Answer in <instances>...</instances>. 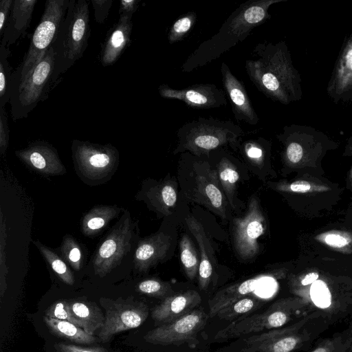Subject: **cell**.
Instances as JSON below:
<instances>
[{
    "instance_id": "1",
    "label": "cell",
    "mask_w": 352,
    "mask_h": 352,
    "mask_svg": "<svg viewBox=\"0 0 352 352\" xmlns=\"http://www.w3.org/2000/svg\"><path fill=\"white\" fill-rule=\"evenodd\" d=\"M245 67L253 84L271 100L287 105L302 98L301 78L284 41L258 43Z\"/></svg>"
},
{
    "instance_id": "2",
    "label": "cell",
    "mask_w": 352,
    "mask_h": 352,
    "mask_svg": "<svg viewBox=\"0 0 352 352\" xmlns=\"http://www.w3.org/2000/svg\"><path fill=\"white\" fill-rule=\"evenodd\" d=\"M287 0H248L240 4L219 31L202 42L186 59L182 72H191L218 58L244 41L256 27L271 19L270 8Z\"/></svg>"
},
{
    "instance_id": "3",
    "label": "cell",
    "mask_w": 352,
    "mask_h": 352,
    "mask_svg": "<svg viewBox=\"0 0 352 352\" xmlns=\"http://www.w3.org/2000/svg\"><path fill=\"white\" fill-rule=\"evenodd\" d=\"M244 134L243 130L232 120L199 117L177 130L178 142L174 154L188 151L201 157L225 146L236 150Z\"/></svg>"
},
{
    "instance_id": "4",
    "label": "cell",
    "mask_w": 352,
    "mask_h": 352,
    "mask_svg": "<svg viewBox=\"0 0 352 352\" xmlns=\"http://www.w3.org/2000/svg\"><path fill=\"white\" fill-rule=\"evenodd\" d=\"M90 36L89 3L70 0L52 45L55 52L54 84L82 56Z\"/></svg>"
},
{
    "instance_id": "5",
    "label": "cell",
    "mask_w": 352,
    "mask_h": 352,
    "mask_svg": "<svg viewBox=\"0 0 352 352\" xmlns=\"http://www.w3.org/2000/svg\"><path fill=\"white\" fill-rule=\"evenodd\" d=\"M70 0H47L40 23L35 29L28 50L16 70L12 72L11 96L25 82L35 65L53 45Z\"/></svg>"
},
{
    "instance_id": "6",
    "label": "cell",
    "mask_w": 352,
    "mask_h": 352,
    "mask_svg": "<svg viewBox=\"0 0 352 352\" xmlns=\"http://www.w3.org/2000/svg\"><path fill=\"white\" fill-rule=\"evenodd\" d=\"M305 306L298 297L280 299L261 314L234 320L214 337L216 342H224L252 333L268 331L288 323L295 312Z\"/></svg>"
},
{
    "instance_id": "7",
    "label": "cell",
    "mask_w": 352,
    "mask_h": 352,
    "mask_svg": "<svg viewBox=\"0 0 352 352\" xmlns=\"http://www.w3.org/2000/svg\"><path fill=\"white\" fill-rule=\"evenodd\" d=\"M55 52L52 46L35 65L10 100L14 121L28 117L41 101L45 100L54 84Z\"/></svg>"
},
{
    "instance_id": "8",
    "label": "cell",
    "mask_w": 352,
    "mask_h": 352,
    "mask_svg": "<svg viewBox=\"0 0 352 352\" xmlns=\"http://www.w3.org/2000/svg\"><path fill=\"white\" fill-rule=\"evenodd\" d=\"M277 138L283 144V159L289 166H297L305 159L320 156L332 142L322 131L310 126L285 125Z\"/></svg>"
},
{
    "instance_id": "9",
    "label": "cell",
    "mask_w": 352,
    "mask_h": 352,
    "mask_svg": "<svg viewBox=\"0 0 352 352\" xmlns=\"http://www.w3.org/2000/svg\"><path fill=\"white\" fill-rule=\"evenodd\" d=\"M72 151L76 170L83 179L91 181L106 177L115 170L119 160L118 150L110 144L74 140Z\"/></svg>"
},
{
    "instance_id": "10",
    "label": "cell",
    "mask_w": 352,
    "mask_h": 352,
    "mask_svg": "<svg viewBox=\"0 0 352 352\" xmlns=\"http://www.w3.org/2000/svg\"><path fill=\"white\" fill-rule=\"evenodd\" d=\"M104 322L98 338L102 342L110 341L122 331L140 327L147 318L148 308L144 302L133 300H109L106 302Z\"/></svg>"
},
{
    "instance_id": "11",
    "label": "cell",
    "mask_w": 352,
    "mask_h": 352,
    "mask_svg": "<svg viewBox=\"0 0 352 352\" xmlns=\"http://www.w3.org/2000/svg\"><path fill=\"white\" fill-rule=\"evenodd\" d=\"M313 317L314 314L290 326L249 337L241 352H294L307 339V334L300 329Z\"/></svg>"
},
{
    "instance_id": "12",
    "label": "cell",
    "mask_w": 352,
    "mask_h": 352,
    "mask_svg": "<svg viewBox=\"0 0 352 352\" xmlns=\"http://www.w3.org/2000/svg\"><path fill=\"white\" fill-rule=\"evenodd\" d=\"M208 314L194 309L175 320L160 325L146 333L144 340L153 344L169 345L189 342L206 324Z\"/></svg>"
},
{
    "instance_id": "13",
    "label": "cell",
    "mask_w": 352,
    "mask_h": 352,
    "mask_svg": "<svg viewBox=\"0 0 352 352\" xmlns=\"http://www.w3.org/2000/svg\"><path fill=\"white\" fill-rule=\"evenodd\" d=\"M265 230V221L258 202L250 199L245 214L233 219V240L237 254L243 260L254 257L258 252V239Z\"/></svg>"
},
{
    "instance_id": "14",
    "label": "cell",
    "mask_w": 352,
    "mask_h": 352,
    "mask_svg": "<svg viewBox=\"0 0 352 352\" xmlns=\"http://www.w3.org/2000/svg\"><path fill=\"white\" fill-rule=\"evenodd\" d=\"M195 186L190 199L225 219L227 217V200L220 186L217 170L212 169L207 162L195 161Z\"/></svg>"
},
{
    "instance_id": "15",
    "label": "cell",
    "mask_w": 352,
    "mask_h": 352,
    "mask_svg": "<svg viewBox=\"0 0 352 352\" xmlns=\"http://www.w3.org/2000/svg\"><path fill=\"white\" fill-rule=\"evenodd\" d=\"M132 227L129 217L115 228L98 250L94 261V268L100 277L110 272L126 254L131 245Z\"/></svg>"
},
{
    "instance_id": "16",
    "label": "cell",
    "mask_w": 352,
    "mask_h": 352,
    "mask_svg": "<svg viewBox=\"0 0 352 352\" xmlns=\"http://www.w3.org/2000/svg\"><path fill=\"white\" fill-rule=\"evenodd\" d=\"M158 91L164 98L178 100L192 108L208 109L227 104L225 92L210 83L194 84L182 89L162 84Z\"/></svg>"
},
{
    "instance_id": "17",
    "label": "cell",
    "mask_w": 352,
    "mask_h": 352,
    "mask_svg": "<svg viewBox=\"0 0 352 352\" xmlns=\"http://www.w3.org/2000/svg\"><path fill=\"white\" fill-rule=\"evenodd\" d=\"M327 92L335 103L352 102V33L342 43Z\"/></svg>"
},
{
    "instance_id": "18",
    "label": "cell",
    "mask_w": 352,
    "mask_h": 352,
    "mask_svg": "<svg viewBox=\"0 0 352 352\" xmlns=\"http://www.w3.org/2000/svg\"><path fill=\"white\" fill-rule=\"evenodd\" d=\"M221 74L223 89L230 101L235 119L250 125H256L259 118L252 107L243 82L232 73L224 62L221 65Z\"/></svg>"
},
{
    "instance_id": "19",
    "label": "cell",
    "mask_w": 352,
    "mask_h": 352,
    "mask_svg": "<svg viewBox=\"0 0 352 352\" xmlns=\"http://www.w3.org/2000/svg\"><path fill=\"white\" fill-rule=\"evenodd\" d=\"M15 154L27 166L41 173L55 175L66 171L56 149L45 141L33 142L27 147L16 151Z\"/></svg>"
},
{
    "instance_id": "20",
    "label": "cell",
    "mask_w": 352,
    "mask_h": 352,
    "mask_svg": "<svg viewBox=\"0 0 352 352\" xmlns=\"http://www.w3.org/2000/svg\"><path fill=\"white\" fill-rule=\"evenodd\" d=\"M201 302V296L195 290L173 294L153 309L152 318L157 322L169 323L194 310Z\"/></svg>"
},
{
    "instance_id": "21",
    "label": "cell",
    "mask_w": 352,
    "mask_h": 352,
    "mask_svg": "<svg viewBox=\"0 0 352 352\" xmlns=\"http://www.w3.org/2000/svg\"><path fill=\"white\" fill-rule=\"evenodd\" d=\"M133 29L131 19L119 17L108 31L100 52V62L103 67L114 64L131 42Z\"/></svg>"
},
{
    "instance_id": "22",
    "label": "cell",
    "mask_w": 352,
    "mask_h": 352,
    "mask_svg": "<svg viewBox=\"0 0 352 352\" xmlns=\"http://www.w3.org/2000/svg\"><path fill=\"white\" fill-rule=\"evenodd\" d=\"M186 225L197 241L201 258L198 272V284L201 290H206L210 282L216 264L213 248L202 224L190 215L186 219Z\"/></svg>"
},
{
    "instance_id": "23",
    "label": "cell",
    "mask_w": 352,
    "mask_h": 352,
    "mask_svg": "<svg viewBox=\"0 0 352 352\" xmlns=\"http://www.w3.org/2000/svg\"><path fill=\"white\" fill-rule=\"evenodd\" d=\"M37 0H14L10 16L1 37V45L10 49L23 37L30 26Z\"/></svg>"
},
{
    "instance_id": "24",
    "label": "cell",
    "mask_w": 352,
    "mask_h": 352,
    "mask_svg": "<svg viewBox=\"0 0 352 352\" xmlns=\"http://www.w3.org/2000/svg\"><path fill=\"white\" fill-rule=\"evenodd\" d=\"M171 239L160 232L141 241L134 257L135 268L146 272L166 257L170 246Z\"/></svg>"
},
{
    "instance_id": "25",
    "label": "cell",
    "mask_w": 352,
    "mask_h": 352,
    "mask_svg": "<svg viewBox=\"0 0 352 352\" xmlns=\"http://www.w3.org/2000/svg\"><path fill=\"white\" fill-rule=\"evenodd\" d=\"M267 275H259L234 284L217 292L208 301V317L213 318L222 309L241 298L248 296Z\"/></svg>"
},
{
    "instance_id": "26",
    "label": "cell",
    "mask_w": 352,
    "mask_h": 352,
    "mask_svg": "<svg viewBox=\"0 0 352 352\" xmlns=\"http://www.w3.org/2000/svg\"><path fill=\"white\" fill-rule=\"evenodd\" d=\"M68 309L78 327L94 336L103 326L104 316L98 307L91 302L67 300Z\"/></svg>"
},
{
    "instance_id": "27",
    "label": "cell",
    "mask_w": 352,
    "mask_h": 352,
    "mask_svg": "<svg viewBox=\"0 0 352 352\" xmlns=\"http://www.w3.org/2000/svg\"><path fill=\"white\" fill-rule=\"evenodd\" d=\"M151 205L166 216L170 215L177 200V185L175 181L166 179L151 187L146 192Z\"/></svg>"
},
{
    "instance_id": "28",
    "label": "cell",
    "mask_w": 352,
    "mask_h": 352,
    "mask_svg": "<svg viewBox=\"0 0 352 352\" xmlns=\"http://www.w3.org/2000/svg\"><path fill=\"white\" fill-rule=\"evenodd\" d=\"M43 320L49 330L55 336L67 339L70 341L90 344L96 342L94 336L87 333L80 327L65 320L43 317Z\"/></svg>"
},
{
    "instance_id": "29",
    "label": "cell",
    "mask_w": 352,
    "mask_h": 352,
    "mask_svg": "<svg viewBox=\"0 0 352 352\" xmlns=\"http://www.w3.org/2000/svg\"><path fill=\"white\" fill-rule=\"evenodd\" d=\"M217 173L225 196L230 206L234 207L236 186L239 180L237 168L227 155H221L217 164Z\"/></svg>"
},
{
    "instance_id": "30",
    "label": "cell",
    "mask_w": 352,
    "mask_h": 352,
    "mask_svg": "<svg viewBox=\"0 0 352 352\" xmlns=\"http://www.w3.org/2000/svg\"><path fill=\"white\" fill-rule=\"evenodd\" d=\"M113 206H99L92 208L83 218L81 229L87 236L94 235L119 213Z\"/></svg>"
},
{
    "instance_id": "31",
    "label": "cell",
    "mask_w": 352,
    "mask_h": 352,
    "mask_svg": "<svg viewBox=\"0 0 352 352\" xmlns=\"http://www.w3.org/2000/svg\"><path fill=\"white\" fill-rule=\"evenodd\" d=\"M309 298L305 300V302H312L318 309L324 313L335 312L336 308L334 305L335 301L333 299L332 294L329 289L327 283L318 278L311 283Z\"/></svg>"
},
{
    "instance_id": "32",
    "label": "cell",
    "mask_w": 352,
    "mask_h": 352,
    "mask_svg": "<svg viewBox=\"0 0 352 352\" xmlns=\"http://www.w3.org/2000/svg\"><path fill=\"white\" fill-rule=\"evenodd\" d=\"M180 259L188 279L193 280L199 272L200 261L193 243L187 234H184L179 242Z\"/></svg>"
},
{
    "instance_id": "33",
    "label": "cell",
    "mask_w": 352,
    "mask_h": 352,
    "mask_svg": "<svg viewBox=\"0 0 352 352\" xmlns=\"http://www.w3.org/2000/svg\"><path fill=\"white\" fill-rule=\"evenodd\" d=\"M9 48L0 45V108L4 107L11 97L12 67L8 60Z\"/></svg>"
},
{
    "instance_id": "34",
    "label": "cell",
    "mask_w": 352,
    "mask_h": 352,
    "mask_svg": "<svg viewBox=\"0 0 352 352\" xmlns=\"http://www.w3.org/2000/svg\"><path fill=\"white\" fill-rule=\"evenodd\" d=\"M239 147L249 162L261 165L269 154L270 143L263 138H257L246 140Z\"/></svg>"
},
{
    "instance_id": "35",
    "label": "cell",
    "mask_w": 352,
    "mask_h": 352,
    "mask_svg": "<svg viewBox=\"0 0 352 352\" xmlns=\"http://www.w3.org/2000/svg\"><path fill=\"white\" fill-rule=\"evenodd\" d=\"M261 301L253 296H246L221 310L217 316L226 320L239 319L240 316L248 314L257 309Z\"/></svg>"
},
{
    "instance_id": "36",
    "label": "cell",
    "mask_w": 352,
    "mask_h": 352,
    "mask_svg": "<svg viewBox=\"0 0 352 352\" xmlns=\"http://www.w3.org/2000/svg\"><path fill=\"white\" fill-rule=\"evenodd\" d=\"M57 276L66 284L72 285L74 277L65 262L52 250L38 241L34 242Z\"/></svg>"
},
{
    "instance_id": "37",
    "label": "cell",
    "mask_w": 352,
    "mask_h": 352,
    "mask_svg": "<svg viewBox=\"0 0 352 352\" xmlns=\"http://www.w3.org/2000/svg\"><path fill=\"white\" fill-rule=\"evenodd\" d=\"M311 352H352V325L341 334L322 341Z\"/></svg>"
},
{
    "instance_id": "38",
    "label": "cell",
    "mask_w": 352,
    "mask_h": 352,
    "mask_svg": "<svg viewBox=\"0 0 352 352\" xmlns=\"http://www.w3.org/2000/svg\"><path fill=\"white\" fill-rule=\"evenodd\" d=\"M196 20L197 13L195 11H190L177 19L168 32L169 43L174 44L183 40L192 29Z\"/></svg>"
},
{
    "instance_id": "39",
    "label": "cell",
    "mask_w": 352,
    "mask_h": 352,
    "mask_svg": "<svg viewBox=\"0 0 352 352\" xmlns=\"http://www.w3.org/2000/svg\"><path fill=\"white\" fill-rule=\"evenodd\" d=\"M315 239L331 248L346 253L352 248V234L346 232H325L317 235Z\"/></svg>"
},
{
    "instance_id": "40",
    "label": "cell",
    "mask_w": 352,
    "mask_h": 352,
    "mask_svg": "<svg viewBox=\"0 0 352 352\" xmlns=\"http://www.w3.org/2000/svg\"><path fill=\"white\" fill-rule=\"evenodd\" d=\"M275 189L283 192L307 193L324 192L329 190V188L326 186L319 185L305 180H298L292 183H278L275 185Z\"/></svg>"
},
{
    "instance_id": "41",
    "label": "cell",
    "mask_w": 352,
    "mask_h": 352,
    "mask_svg": "<svg viewBox=\"0 0 352 352\" xmlns=\"http://www.w3.org/2000/svg\"><path fill=\"white\" fill-rule=\"evenodd\" d=\"M138 290L144 294L155 297L169 296L173 294L170 285L157 279H146L140 282Z\"/></svg>"
},
{
    "instance_id": "42",
    "label": "cell",
    "mask_w": 352,
    "mask_h": 352,
    "mask_svg": "<svg viewBox=\"0 0 352 352\" xmlns=\"http://www.w3.org/2000/svg\"><path fill=\"white\" fill-rule=\"evenodd\" d=\"M45 316L52 318L68 321L78 327V322L69 311L67 300H60L55 302L47 308Z\"/></svg>"
},
{
    "instance_id": "43",
    "label": "cell",
    "mask_w": 352,
    "mask_h": 352,
    "mask_svg": "<svg viewBox=\"0 0 352 352\" xmlns=\"http://www.w3.org/2000/svg\"><path fill=\"white\" fill-rule=\"evenodd\" d=\"M62 250L65 258L76 270H78L80 267L81 252L78 244L72 238H67L64 239Z\"/></svg>"
},
{
    "instance_id": "44",
    "label": "cell",
    "mask_w": 352,
    "mask_h": 352,
    "mask_svg": "<svg viewBox=\"0 0 352 352\" xmlns=\"http://www.w3.org/2000/svg\"><path fill=\"white\" fill-rule=\"evenodd\" d=\"M9 142V127L8 115L4 107L0 108V152L6 153Z\"/></svg>"
},
{
    "instance_id": "45",
    "label": "cell",
    "mask_w": 352,
    "mask_h": 352,
    "mask_svg": "<svg viewBox=\"0 0 352 352\" xmlns=\"http://www.w3.org/2000/svg\"><path fill=\"white\" fill-rule=\"evenodd\" d=\"M94 10V17L98 23H103L108 16L112 0H91Z\"/></svg>"
},
{
    "instance_id": "46",
    "label": "cell",
    "mask_w": 352,
    "mask_h": 352,
    "mask_svg": "<svg viewBox=\"0 0 352 352\" xmlns=\"http://www.w3.org/2000/svg\"><path fill=\"white\" fill-rule=\"evenodd\" d=\"M56 352H107V350L101 346L82 347L74 344L58 343L54 346Z\"/></svg>"
},
{
    "instance_id": "47",
    "label": "cell",
    "mask_w": 352,
    "mask_h": 352,
    "mask_svg": "<svg viewBox=\"0 0 352 352\" xmlns=\"http://www.w3.org/2000/svg\"><path fill=\"white\" fill-rule=\"evenodd\" d=\"M14 0L0 1V37L1 38L12 8Z\"/></svg>"
},
{
    "instance_id": "48",
    "label": "cell",
    "mask_w": 352,
    "mask_h": 352,
    "mask_svg": "<svg viewBox=\"0 0 352 352\" xmlns=\"http://www.w3.org/2000/svg\"><path fill=\"white\" fill-rule=\"evenodd\" d=\"M140 0H122L120 1V17L131 19L139 6Z\"/></svg>"
},
{
    "instance_id": "49",
    "label": "cell",
    "mask_w": 352,
    "mask_h": 352,
    "mask_svg": "<svg viewBox=\"0 0 352 352\" xmlns=\"http://www.w3.org/2000/svg\"><path fill=\"white\" fill-rule=\"evenodd\" d=\"M319 277L318 273L316 272H311L307 274L302 278L300 280V284L301 286H307L311 285L314 281H316Z\"/></svg>"
},
{
    "instance_id": "50",
    "label": "cell",
    "mask_w": 352,
    "mask_h": 352,
    "mask_svg": "<svg viewBox=\"0 0 352 352\" xmlns=\"http://www.w3.org/2000/svg\"><path fill=\"white\" fill-rule=\"evenodd\" d=\"M344 155H352V134L348 140L347 144L345 146Z\"/></svg>"
}]
</instances>
